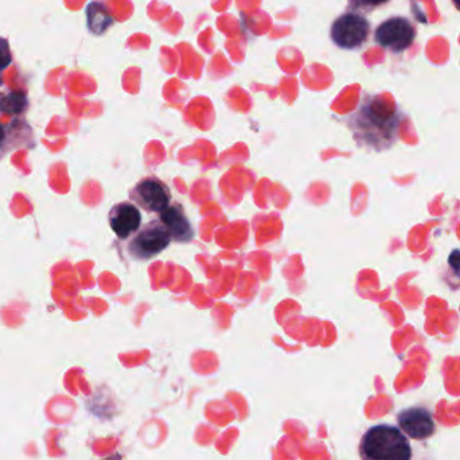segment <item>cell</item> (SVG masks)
Returning <instances> with one entry per match:
<instances>
[{
  "label": "cell",
  "instance_id": "3",
  "mask_svg": "<svg viewBox=\"0 0 460 460\" xmlns=\"http://www.w3.org/2000/svg\"><path fill=\"white\" fill-rule=\"evenodd\" d=\"M127 243V251L133 260L148 261L157 257L163 250L168 249L172 237L160 220H153L149 224L139 227L136 234L131 235Z\"/></svg>",
  "mask_w": 460,
  "mask_h": 460
},
{
  "label": "cell",
  "instance_id": "5",
  "mask_svg": "<svg viewBox=\"0 0 460 460\" xmlns=\"http://www.w3.org/2000/svg\"><path fill=\"white\" fill-rule=\"evenodd\" d=\"M375 41L382 48L393 53L408 49L416 38V29L409 19L404 16H393L386 19L375 30Z\"/></svg>",
  "mask_w": 460,
  "mask_h": 460
},
{
  "label": "cell",
  "instance_id": "8",
  "mask_svg": "<svg viewBox=\"0 0 460 460\" xmlns=\"http://www.w3.org/2000/svg\"><path fill=\"white\" fill-rule=\"evenodd\" d=\"M108 223L116 237L126 240L139 230L142 223V215L136 204L119 203L112 207L108 215Z\"/></svg>",
  "mask_w": 460,
  "mask_h": 460
},
{
  "label": "cell",
  "instance_id": "16",
  "mask_svg": "<svg viewBox=\"0 0 460 460\" xmlns=\"http://www.w3.org/2000/svg\"><path fill=\"white\" fill-rule=\"evenodd\" d=\"M454 3H455V6L458 7V3H459V0H454Z\"/></svg>",
  "mask_w": 460,
  "mask_h": 460
},
{
  "label": "cell",
  "instance_id": "15",
  "mask_svg": "<svg viewBox=\"0 0 460 460\" xmlns=\"http://www.w3.org/2000/svg\"><path fill=\"white\" fill-rule=\"evenodd\" d=\"M449 266L454 269L455 274L459 273V251L458 250H454L452 254L449 255Z\"/></svg>",
  "mask_w": 460,
  "mask_h": 460
},
{
  "label": "cell",
  "instance_id": "6",
  "mask_svg": "<svg viewBox=\"0 0 460 460\" xmlns=\"http://www.w3.org/2000/svg\"><path fill=\"white\" fill-rule=\"evenodd\" d=\"M131 203L143 211L160 213L172 201V193L169 187L155 177H148L139 181L130 190Z\"/></svg>",
  "mask_w": 460,
  "mask_h": 460
},
{
  "label": "cell",
  "instance_id": "11",
  "mask_svg": "<svg viewBox=\"0 0 460 460\" xmlns=\"http://www.w3.org/2000/svg\"><path fill=\"white\" fill-rule=\"evenodd\" d=\"M22 130H16L13 126H4L0 122V160L7 153L24 145V137L21 136Z\"/></svg>",
  "mask_w": 460,
  "mask_h": 460
},
{
  "label": "cell",
  "instance_id": "7",
  "mask_svg": "<svg viewBox=\"0 0 460 460\" xmlns=\"http://www.w3.org/2000/svg\"><path fill=\"white\" fill-rule=\"evenodd\" d=\"M397 423L399 429L414 440H426L436 434V423L432 412L421 407H413L399 412Z\"/></svg>",
  "mask_w": 460,
  "mask_h": 460
},
{
  "label": "cell",
  "instance_id": "14",
  "mask_svg": "<svg viewBox=\"0 0 460 460\" xmlns=\"http://www.w3.org/2000/svg\"><path fill=\"white\" fill-rule=\"evenodd\" d=\"M354 4L357 6H363V7H378L387 3L389 0H352Z\"/></svg>",
  "mask_w": 460,
  "mask_h": 460
},
{
  "label": "cell",
  "instance_id": "9",
  "mask_svg": "<svg viewBox=\"0 0 460 460\" xmlns=\"http://www.w3.org/2000/svg\"><path fill=\"white\" fill-rule=\"evenodd\" d=\"M160 222L168 230L172 240L185 243L195 237L193 227L181 205L169 204L163 211L160 212Z\"/></svg>",
  "mask_w": 460,
  "mask_h": 460
},
{
  "label": "cell",
  "instance_id": "4",
  "mask_svg": "<svg viewBox=\"0 0 460 460\" xmlns=\"http://www.w3.org/2000/svg\"><path fill=\"white\" fill-rule=\"evenodd\" d=\"M370 33L369 21L355 13L340 15L331 26V39L337 48L357 50L367 41Z\"/></svg>",
  "mask_w": 460,
  "mask_h": 460
},
{
  "label": "cell",
  "instance_id": "2",
  "mask_svg": "<svg viewBox=\"0 0 460 460\" xmlns=\"http://www.w3.org/2000/svg\"><path fill=\"white\" fill-rule=\"evenodd\" d=\"M361 458L369 460H409V439L394 425L379 424L372 426L361 440Z\"/></svg>",
  "mask_w": 460,
  "mask_h": 460
},
{
  "label": "cell",
  "instance_id": "1",
  "mask_svg": "<svg viewBox=\"0 0 460 460\" xmlns=\"http://www.w3.org/2000/svg\"><path fill=\"white\" fill-rule=\"evenodd\" d=\"M347 123L359 146L382 151L397 140L401 115L379 96H369L349 115Z\"/></svg>",
  "mask_w": 460,
  "mask_h": 460
},
{
  "label": "cell",
  "instance_id": "12",
  "mask_svg": "<svg viewBox=\"0 0 460 460\" xmlns=\"http://www.w3.org/2000/svg\"><path fill=\"white\" fill-rule=\"evenodd\" d=\"M29 100L24 92H10L9 95H4L0 98V112L6 115L18 116L27 110Z\"/></svg>",
  "mask_w": 460,
  "mask_h": 460
},
{
  "label": "cell",
  "instance_id": "13",
  "mask_svg": "<svg viewBox=\"0 0 460 460\" xmlns=\"http://www.w3.org/2000/svg\"><path fill=\"white\" fill-rule=\"evenodd\" d=\"M13 63V54L10 50L9 41L4 38H0V73Z\"/></svg>",
  "mask_w": 460,
  "mask_h": 460
},
{
  "label": "cell",
  "instance_id": "10",
  "mask_svg": "<svg viewBox=\"0 0 460 460\" xmlns=\"http://www.w3.org/2000/svg\"><path fill=\"white\" fill-rule=\"evenodd\" d=\"M88 29L91 33L100 36L115 24V18L101 1H92L87 7Z\"/></svg>",
  "mask_w": 460,
  "mask_h": 460
}]
</instances>
